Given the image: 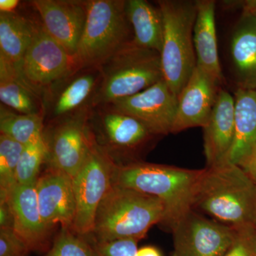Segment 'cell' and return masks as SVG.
<instances>
[{
    "label": "cell",
    "instance_id": "10",
    "mask_svg": "<svg viewBox=\"0 0 256 256\" xmlns=\"http://www.w3.org/2000/svg\"><path fill=\"white\" fill-rule=\"evenodd\" d=\"M76 72L73 57L45 31L40 18L36 20L33 38L22 66L25 80L44 92Z\"/></svg>",
    "mask_w": 256,
    "mask_h": 256
},
{
    "label": "cell",
    "instance_id": "2",
    "mask_svg": "<svg viewBox=\"0 0 256 256\" xmlns=\"http://www.w3.org/2000/svg\"><path fill=\"white\" fill-rule=\"evenodd\" d=\"M202 170L139 161L116 165L112 184L132 188L156 197L164 206L162 228L171 233L178 220L192 210Z\"/></svg>",
    "mask_w": 256,
    "mask_h": 256
},
{
    "label": "cell",
    "instance_id": "13",
    "mask_svg": "<svg viewBox=\"0 0 256 256\" xmlns=\"http://www.w3.org/2000/svg\"><path fill=\"white\" fill-rule=\"evenodd\" d=\"M109 104L139 120L156 136L172 133L178 98L164 79L136 95Z\"/></svg>",
    "mask_w": 256,
    "mask_h": 256
},
{
    "label": "cell",
    "instance_id": "8",
    "mask_svg": "<svg viewBox=\"0 0 256 256\" xmlns=\"http://www.w3.org/2000/svg\"><path fill=\"white\" fill-rule=\"evenodd\" d=\"M92 108L45 124L47 166L74 178L82 169L95 140L90 126Z\"/></svg>",
    "mask_w": 256,
    "mask_h": 256
},
{
    "label": "cell",
    "instance_id": "31",
    "mask_svg": "<svg viewBox=\"0 0 256 256\" xmlns=\"http://www.w3.org/2000/svg\"><path fill=\"white\" fill-rule=\"evenodd\" d=\"M30 252L12 228H0V256H30Z\"/></svg>",
    "mask_w": 256,
    "mask_h": 256
},
{
    "label": "cell",
    "instance_id": "32",
    "mask_svg": "<svg viewBox=\"0 0 256 256\" xmlns=\"http://www.w3.org/2000/svg\"><path fill=\"white\" fill-rule=\"evenodd\" d=\"M0 228H13V216L8 202L0 203Z\"/></svg>",
    "mask_w": 256,
    "mask_h": 256
},
{
    "label": "cell",
    "instance_id": "21",
    "mask_svg": "<svg viewBox=\"0 0 256 256\" xmlns=\"http://www.w3.org/2000/svg\"><path fill=\"white\" fill-rule=\"evenodd\" d=\"M0 100L18 114L44 116V92L28 84L20 72L0 58Z\"/></svg>",
    "mask_w": 256,
    "mask_h": 256
},
{
    "label": "cell",
    "instance_id": "28",
    "mask_svg": "<svg viewBox=\"0 0 256 256\" xmlns=\"http://www.w3.org/2000/svg\"><path fill=\"white\" fill-rule=\"evenodd\" d=\"M45 256H94V252L87 236L70 228H60Z\"/></svg>",
    "mask_w": 256,
    "mask_h": 256
},
{
    "label": "cell",
    "instance_id": "36",
    "mask_svg": "<svg viewBox=\"0 0 256 256\" xmlns=\"http://www.w3.org/2000/svg\"><path fill=\"white\" fill-rule=\"evenodd\" d=\"M244 11L249 12L256 16V1H248L246 3Z\"/></svg>",
    "mask_w": 256,
    "mask_h": 256
},
{
    "label": "cell",
    "instance_id": "5",
    "mask_svg": "<svg viewBox=\"0 0 256 256\" xmlns=\"http://www.w3.org/2000/svg\"><path fill=\"white\" fill-rule=\"evenodd\" d=\"M158 4L164 28L160 54L163 78L178 98L196 67L194 45L196 2L161 0Z\"/></svg>",
    "mask_w": 256,
    "mask_h": 256
},
{
    "label": "cell",
    "instance_id": "23",
    "mask_svg": "<svg viewBox=\"0 0 256 256\" xmlns=\"http://www.w3.org/2000/svg\"><path fill=\"white\" fill-rule=\"evenodd\" d=\"M126 11L133 28L134 43L160 54L164 28L160 8L156 9L146 0H128L126 2Z\"/></svg>",
    "mask_w": 256,
    "mask_h": 256
},
{
    "label": "cell",
    "instance_id": "15",
    "mask_svg": "<svg viewBox=\"0 0 256 256\" xmlns=\"http://www.w3.org/2000/svg\"><path fill=\"white\" fill-rule=\"evenodd\" d=\"M13 216V230L31 252L46 254L52 246L54 228L42 218L36 183L16 185L8 201Z\"/></svg>",
    "mask_w": 256,
    "mask_h": 256
},
{
    "label": "cell",
    "instance_id": "4",
    "mask_svg": "<svg viewBox=\"0 0 256 256\" xmlns=\"http://www.w3.org/2000/svg\"><path fill=\"white\" fill-rule=\"evenodd\" d=\"M99 69L100 80L92 108L136 95L164 79L160 54L138 46L132 40L116 50Z\"/></svg>",
    "mask_w": 256,
    "mask_h": 256
},
{
    "label": "cell",
    "instance_id": "34",
    "mask_svg": "<svg viewBox=\"0 0 256 256\" xmlns=\"http://www.w3.org/2000/svg\"><path fill=\"white\" fill-rule=\"evenodd\" d=\"M20 2L18 0H0V12H14Z\"/></svg>",
    "mask_w": 256,
    "mask_h": 256
},
{
    "label": "cell",
    "instance_id": "9",
    "mask_svg": "<svg viewBox=\"0 0 256 256\" xmlns=\"http://www.w3.org/2000/svg\"><path fill=\"white\" fill-rule=\"evenodd\" d=\"M116 165L95 141L82 169L72 178L76 215L70 229L76 234L82 236L92 234L98 208L112 186Z\"/></svg>",
    "mask_w": 256,
    "mask_h": 256
},
{
    "label": "cell",
    "instance_id": "22",
    "mask_svg": "<svg viewBox=\"0 0 256 256\" xmlns=\"http://www.w3.org/2000/svg\"><path fill=\"white\" fill-rule=\"evenodd\" d=\"M35 18L18 12H0V58L21 73L24 58L33 38Z\"/></svg>",
    "mask_w": 256,
    "mask_h": 256
},
{
    "label": "cell",
    "instance_id": "18",
    "mask_svg": "<svg viewBox=\"0 0 256 256\" xmlns=\"http://www.w3.org/2000/svg\"><path fill=\"white\" fill-rule=\"evenodd\" d=\"M204 129V149L206 168L224 164L235 136V98L218 90L216 100Z\"/></svg>",
    "mask_w": 256,
    "mask_h": 256
},
{
    "label": "cell",
    "instance_id": "30",
    "mask_svg": "<svg viewBox=\"0 0 256 256\" xmlns=\"http://www.w3.org/2000/svg\"><path fill=\"white\" fill-rule=\"evenodd\" d=\"M92 246L94 256H136L138 240L133 239L100 242L87 236Z\"/></svg>",
    "mask_w": 256,
    "mask_h": 256
},
{
    "label": "cell",
    "instance_id": "17",
    "mask_svg": "<svg viewBox=\"0 0 256 256\" xmlns=\"http://www.w3.org/2000/svg\"><path fill=\"white\" fill-rule=\"evenodd\" d=\"M218 85L210 74L196 66L178 96L172 133L206 126L216 100Z\"/></svg>",
    "mask_w": 256,
    "mask_h": 256
},
{
    "label": "cell",
    "instance_id": "1",
    "mask_svg": "<svg viewBox=\"0 0 256 256\" xmlns=\"http://www.w3.org/2000/svg\"><path fill=\"white\" fill-rule=\"evenodd\" d=\"M192 210L232 227H256V183L240 166L224 164L203 169Z\"/></svg>",
    "mask_w": 256,
    "mask_h": 256
},
{
    "label": "cell",
    "instance_id": "33",
    "mask_svg": "<svg viewBox=\"0 0 256 256\" xmlns=\"http://www.w3.org/2000/svg\"><path fill=\"white\" fill-rule=\"evenodd\" d=\"M256 183V150L249 159L240 166Z\"/></svg>",
    "mask_w": 256,
    "mask_h": 256
},
{
    "label": "cell",
    "instance_id": "35",
    "mask_svg": "<svg viewBox=\"0 0 256 256\" xmlns=\"http://www.w3.org/2000/svg\"><path fill=\"white\" fill-rule=\"evenodd\" d=\"M136 256H162L161 252L154 246H144L138 249Z\"/></svg>",
    "mask_w": 256,
    "mask_h": 256
},
{
    "label": "cell",
    "instance_id": "26",
    "mask_svg": "<svg viewBox=\"0 0 256 256\" xmlns=\"http://www.w3.org/2000/svg\"><path fill=\"white\" fill-rule=\"evenodd\" d=\"M24 146L4 134H0V203L6 202L18 185L16 170Z\"/></svg>",
    "mask_w": 256,
    "mask_h": 256
},
{
    "label": "cell",
    "instance_id": "6",
    "mask_svg": "<svg viewBox=\"0 0 256 256\" xmlns=\"http://www.w3.org/2000/svg\"><path fill=\"white\" fill-rule=\"evenodd\" d=\"M126 1L89 0L84 32L73 57L76 70L99 68L128 42L131 26Z\"/></svg>",
    "mask_w": 256,
    "mask_h": 256
},
{
    "label": "cell",
    "instance_id": "11",
    "mask_svg": "<svg viewBox=\"0 0 256 256\" xmlns=\"http://www.w3.org/2000/svg\"><path fill=\"white\" fill-rule=\"evenodd\" d=\"M171 233L172 256H224L233 242L234 229L192 210Z\"/></svg>",
    "mask_w": 256,
    "mask_h": 256
},
{
    "label": "cell",
    "instance_id": "14",
    "mask_svg": "<svg viewBox=\"0 0 256 256\" xmlns=\"http://www.w3.org/2000/svg\"><path fill=\"white\" fill-rule=\"evenodd\" d=\"M30 4L45 31L74 57L86 21L87 1L33 0Z\"/></svg>",
    "mask_w": 256,
    "mask_h": 256
},
{
    "label": "cell",
    "instance_id": "27",
    "mask_svg": "<svg viewBox=\"0 0 256 256\" xmlns=\"http://www.w3.org/2000/svg\"><path fill=\"white\" fill-rule=\"evenodd\" d=\"M46 158L47 148L44 136L24 146L16 170L18 184L36 183Z\"/></svg>",
    "mask_w": 256,
    "mask_h": 256
},
{
    "label": "cell",
    "instance_id": "29",
    "mask_svg": "<svg viewBox=\"0 0 256 256\" xmlns=\"http://www.w3.org/2000/svg\"><path fill=\"white\" fill-rule=\"evenodd\" d=\"M233 242L224 256H256V227H233Z\"/></svg>",
    "mask_w": 256,
    "mask_h": 256
},
{
    "label": "cell",
    "instance_id": "20",
    "mask_svg": "<svg viewBox=\"0 0 256 256\" xmlns=\"http://www.w3.org/2000/svg\"><path fill=\"white\" fill-rule=\"evenodd\" d=\"M196 16L194 26V45L196 66L204 70L218 84L224 80L218 58L215 24V2H196Z\"/></svg>",
    "mask_w": 256,
    "mask_h": 256
},
{
    "label": "cell",
    "instance_id": "16",
    "mask_svg": "<svg viewBox=\"0 0 256 256\" xmlns=\"http://www.w3.org/2000/svg\"><path fill=\"white\" fill-rule=\"evenodd\" d=\"M37 201L42 218L54 228H72L76 215L73 178L66 173L47 166L36 182Z\"/></svg>",
    "mask_w": 256,
    "mask_h": 256
},
{
    "label": "cell",
    "instance_id": "25",
    "mask_svg": "<svg viewBox=\"0 0 256 256\" xmlns=\"http://www.w3.org/2000/svg\"><path fill=\"white\" fill-rule=\"evenodd\" d=\"M44 116L18 114L2 104L0 106V132L26 146L43 137Z\"/></svg>",
    "mask_w": 256,
    "mask_h": 256
},
{
    "label": "cell",
    "instance_id": "3",
    "mask_svg": "<svg viewBox=\"0 0 256 256\" xmlns=\"http://www.w3.org/2000/svg\"><path fill=\"white\" fill-rule=\"evenodd\" d=\"M164 206L159 198L132 188L112 184L100 202L90 238L97 242L144 238L160 225Z\"/></svg>",
    "mask_w": 256,
    "mask_h": 256
},
{
    "label": "cell",
    "instance_id": "12",
    "mask_svg": "<svg viewBox=\"0 0 256 256\" xmlns=\"http://www.w3.org/2000/svg\"><path fill=\"white\" fill-rule=\"evenodd\" d=\"M100 80L99 68H84L48 88L44 92L45 124L92 108Z\"/></svg>",
    "mask_w": 256,
    "mask_h": 256
},
{
    "label": "cell",
    "instance_id": "7",
    "mask_svg": "<svg viewBox=\"0 0 256 256\" xmlns=\"http://www.w3.org/2000/svg\"><path fill=\"white\" fill-rule=\"evenodd\" d=\"M90 126L96 144L116 165L142 161L141 154L158 137L139 120L111 104L92 108Z\"/></svg>",
    "mask_w": 256,
    "mask_h": 256
},
{
    "label": "cell",
    "instance_id": "24",
    "mask_svg": "<svg viewBox=\"0 0 256 256\" xmlns=\"http://www.w3.org/2000/svg\"><path fill=\"white\" fill-rule=\"evenodd\" d=\"M234 64L242 76L256 78V16L244 11L232 42Z\"/></svg>",
    "mask_w": 256,
    "mask_h": 256
},
{
    "label": "cell",
    "instance_id": "19",
    "mask_svg": "<svg viewBox=\"0 0 256 256\" xmlns=\"http://www.w3.org/2000/svg\"><path fill=\"white\" fill-rule=\"evenodd\" d=\"M256 150V88H240L235 98V136L225 162L242 166Z\"/></svg>",
    "mask_w": 256,
    "mask_h": 256
}]
</instances>
